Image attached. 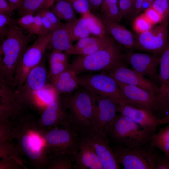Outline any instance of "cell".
Listing matches in <instances>:
<instances>
[{
  "mask_svg": "<svg viewBox=\"0 0 169 169\" xmlns=\"http://www.w3.org/2000/svg\"><path fill=\"white\" fill-rule=\"evenodd\" d=\"M10 119L13 139L17 140L16 148L19 154L26 156L36 168L47 169L49 156L43 140L34 129L35 120L31 115L23 111Z\"/></svg>",
  "mask_w": 169,
  "mask_h": 169,
  "instance_id": "1",
  "label": "cell"
},
{
  "mask_svg": "<svg viewBox=\"0 0 169 169\" xmlns=\"http://www.w3.org/2000/svg\"><path fill=\"white\" fill-rule=\"evenodd\" d=\"M24 30L15 24L10 28L0 46V78L9 84L13 80L19 60L33 35L26 34Z\"/></svg>",
  "mask_w": 169,
  "mask_h": 169,
  "instance_id": "2",
  "label": "cell"
},
{
  "mask_svg": "<svg viewBox=\"0 0 169 169\" xmlns=\"http://www.w3.org/2000/svg\"><path fill=\"white\" fill-rule=\"evenodd\" d=\"M155 131L120 114L117 115L109 126L107 135L114 141L131 148L150 143L156 134Z\"/></svg>",
  "mask_w": 169,
  "mask_h": 169,
  "instance_id": "3",
  "label": "cell"
},
{
  "mask_svg": "<svg viewBox=\"0 0 169 169\" xmlns=\"http://www.w3.org/2000/svg\"><path fill=\"white\" fill-rule=\"evenodd\" d=\"M125 62L123 54L115 42L92 54L79 55L69 64L77 75L97 72H106Z\"/></svg>",
  "mask_w": 169,
  "mask_h": 169,
  "instance_id": "4",
  "label": "cell"
},
{
  "mask_svg": "<svg viewBox=\"0 0 169 169\" xmlns=\"http://www.w3.org/2000/svg\"><path fill=\"white\" fill-rule=\"evenodd\" d=\"M70 122L79 132L90 125L96 105V97L80 86L75 91L61 97Z\"/></svg>",
  "mask_w": 169,
  "mask_h": 169,
  "instance_id": "5",
  "label": "cell"
},
{
  "mask_svg": "<svg viewBox=\"0 0 169 169\" xmlns=\"http://www.w3.org/2000/svg\"><path fill=\"white\" fill-rule=\"evenodd\" d=\"M37 133L44 140L49 156L64 153L75 154L79 151L81 143L79 134L71 124Z\"/></svg>",
  "mask_w": 169,
  "mask_h": 169,
  "instance_id": "6",
  "label": "cell"
},
{
  "mask_svg": "<svg viewBox=\"0 0 169 169\" xmlns=\"http://www.w3.org/2000/svg\"><path fill=\"white\" fill-rule=\"evenodd\" d=\"M116 159L125 169H155L157 153L151 144L134 148L112 147Z\"/></svg>",
  "mask_w": 169,
  "mask_h": 169,
  "instance_id": "7",
  "label": "cell"
},
{
  "mask_svg": "<svg viewBox=\"0 0 169 169\" xmlns=\"http://www.w3.org/2000/svg\"><path fill=\"white\" fill-rule=\"evenodd\" d=\"M77 75L80 85L94 95L110 98L120 105L125 103L118 83L108 74L88 73Z\"/></svg>",
  "mask_w": 169,
  "mask_h": 169,
  "instance_id": "8",
  "label": "cell"
},
{
  "mask_svg": "<svg viewBox=\"0 0 169 169\" xmlns=\"http://www.w3.org/2000/svg\"><path fill=\"white\" fill-rule=\"evenodd\" d=\"M50 38V33L38 36L31 45L26 48L16 67L11 86L18 89L21 87L30 71L42 62L49 47Z\"/></svg>",
  "mask_w": 169,
  "mask_h": 169,
  "instance_id": "9",
  "label": "cell"
},
{
  "mask_svg": "<svg viewBox=\"0 0 169 169\" xmlns=\"http://www.w3.org/2000/svg\"><path fill=\"white\" fill-rule=\"evenodd\" d=\"M81 142L90 146L96 153L103 169H118L119 165L106 134L90 125L79 132Z\"/></svg>",
  "mask_w": 169,
  "mask_h": 169,
  "instance_id": "10",
  "label": "cell"
},
{
  "mask_svg": "<svg viewBox=\"0 0 169 169\" xmlns=\"http://www.w3.org/2000/svg\"><path fill=\"white\" fill-rule=\"evenodd\" d=\"M169 18L136 36L133 49L161 56L168 43Z\"/></svg>",
  "mask_w": 169,
  "mask_h": 169,
  "instance_id": "11",
  "label": "cell"
},
{
  "mask_svg": "<svg viewBox=\"0 0 169 169\" xmlns=\"http://www.w3.org/2000/svg\"><path fill=\"white\" fill-rule=\"evenodd\" d=\"M125 62L138 73L151 80L159 88L158 68L161 56L144 52H136L130 50L123 54Z\"/></svg>",
  "mask_w": 169,
  "mask_h": 169,
  "instance_id": "12",
  "label": "cell"
},
{
  "mask_svg": "<svg viewBox=\"0 0 169 169\" xmlns=\"http://www.w3.org/2000/svg\"><path fill=\"white\" fill-rule=\"evenodd\" d=\"M71 124L69 114L60 95L49 104L34 123L36 132L47 130L58 125Z\"/></svg>",
  "mask_w": 169,
  "mask_h": 169,
  "instance_id": "13",
  "label": "cell"
},
{
  "mask_svg": "<svg viewBox=\"0 0 169 169\" xmlns=\"http://www.w3.org/2000/svg\"><path fill=\"white\" fill-rule=\"evenodd\" d=\"M117 82L136 86L156 95L159 94V88L153 82L142 76L122 63L106 72Z\"/></svg>",
  "mask_w": 169,
  "mask_h": 169,
  "instance_id": "14",
  "label": "cell"
},
{
  "mask_svg": "<svg viewBox=\"0 0 169 169\" xmlns=\"http://www.w3.org/2000/svg\"><path fill=\"white\" fill-rule=\"evenodd\" d=\"M48 73L43 60L30 71L24 84L16 90L19 100L25 106L27 105L37 92L48 83Z\"/></svg>",
  "mask_w": 169,
  "mask_h": 169,
  "instance_id": "15",
  "label": "cell"
},
{
  "mask_svg": "<svg viewBox=\"0 0 169 169\" xmlns=\"http://www.w3.org/2000/svg\"><path fill=\"white\" fill-rule=\"evenodd\" d=\"M117 82L124 98V103L144 108L154 114V111L161 108L158 95L136 86Z\"/></svg>",
  "mask_w": 169,
  "mask_h": 169,
  "instance_id": "16",
  "label": "cell"
},
{
  "mask_svg": "<svg viewBox=\"0 0 169 169\" xmlns=\"http://www.w3.org/2000/svg\"><path fill=\"white\" fill-rule=\"evenodd\" d=\"M118 105L119 104L110 98L96 96V105L90 125L107 135L109 126L117 115Z\"/></svg>",
  "mask_w": 169,
  "mask_h": 169,
  "instance_id": "17",
  "label": "cell"
},
{
  "mask_svg": "<svg viewBox=\"0 0 169 169\" xmlns=\"http://www.w3.org/2000/svg\"><path fill=\"white\" fill-rule=\"evenodd\" d=\"M10 86L0 78V118L10 119L22 111L25 106Z\"/></svg>",
  "mask_w": 169,
  "mask_h": 169,
  "instance_id": "18",
  "label": "cell"
},
{
  "mask_svg": "<svg viewBox=\"0 0 169 169\" xmlns=\"http://www.w3.org/2000/svg\"><path fill=\"white\" fill-rule=\"evenodd\" d=\"M118 112L138 124L155 130L160 125L161 118L150 111L135 105L126 103L119 104Z\"/></svg>",
  "mask_w": 169,
  "mask_h": 169,
  "instance_id": "19",
  "label": "cell"
},
{
  "mask_svg": "<svg viewBox=\"0 0 169 169\" xmlns=\"http://www.w3.org/2000/svg\"><path fill=\"white\" fill-rule=\"evenodd\" d=\"M73 23H63L50 33L49 47L68 54L73 45L71 34Z\"/></svg>",
  "mask_w": 169,
  "mask_h": 169,
  "instance_id": "20",
  "label": "cell"
},
{
  "mask_svg": "<svg viewBox=\"0 0 169 169\" xmlns=\"http://www.w3.org/2000/svg\"><path fill=\"white\" fill-rule=\"evenodd\" d=\"M74 169H103L95 151L89 146L81 142L79 151L74 154Z\"/></svg>",
  "mask_w": 169,
  "mask_h": 169,
  "instance_id": "21",
  "label": "cell"
},
{
  "mask_svg": "<svg viewBox=\"0 0 169 169\" xmlns=\"http://www.w3.org/2000/svg\"><path fill=\"white\" fill-rule=\"evenodd\" d=\"M160 82L158 100L162 107L168 106L167 94L169 86V33L167 46L160 57L159 65Z\"/></svg>",
  "mask_w": 169,
  "mask_h": 169,
  "instance_id": "22",
  "label": "cell"
},
{
  "mask_svg": "<svg viewBox=\"0 0 169 169\" xmlns=\"http://www.w3.org/2000/svg\"><path fill=\"white\" fill-rule=\"evenodd\" d=\"M100 19L105 25L107 33L115 40L127 49H133L136 36L131 32L118 23L110 22L102 17Z\"/></svg>",
  "mask_w": 169,
  "mask_h": 169,
  "instance_id": "23",
  "label": "cell"
},
{
  "mask_svg": "<svg viewBox=\"0 0 169 169\" xmlns=\"http://www.w3.org/2000/svg\"><path fill=\"white\" fill-rule=\"evenodd\" d=\"M59 95L69 94L80 86L78 75L69 66L68 68L50 81Z\"/></svg>",
  "mask_w": 169,
  "mask_h": 169,
  "instance_id": "24",
  "label": "cell"
},
{
  "mask_svg": "<svg viewBox=\"0 0 169 169\" xmlns=\"http://www.w3.org/2000/svg\"><path fill=\"white\" fill-rule=\"evenodd\" d=\"M59 95L51 83H47L33 95L27 105L33 107L42 113Z\"/></svg>",
  "mask_w": 169,
  "mask_h": 169,
  "instance_id": "25",
  "label": "cell"
},
{
  "mask_svg": "<svg viewBox=\"0 0 169 169\" xmlns=\"http://www.w3.org/2000/svg\"><path fill=\"white\" fill-rule=\"evenodd\" d=\"M67 54L65 52L52 49L48 56L49 64V78L50 81L69 67Z\"/></svg>",
  "mask_w": 169,
  "mask_h": 169,
  "instance_id": "26",
  "label": "cell"
},
{
  "mask_svg": "<svg viewBox=\"0 0 169 169\" xmlns=\"http://www.w3.org/2000/svg\"><path fill=\"white\" fill-rule=\"evenodd\" d=\"M52 11L60 20L69 23L73 22L77 19L75 11L68 0L58 1Z\"/></svg>",
  "mask_w": 169,
  "mask_h": 169,
  "instance_id": "27",
  "label": "cell"
},
{
  "mask_svg": "<svg viewBox=\"0 0 169 169\" xmlns=\"http://www.w3.org/2000/svg\"><path fill=\"white\" fill-rule=\"evenodd\" d=\"M74 154L64 153L49 156L47 169H71L73 168Z\"/></svg>",
  "mask_w": 169,
  "mask_h": 169,
  "instance_id": "28",
  "label": "cell"
},
{
  "mask_svg": "<svg viewBox=\"0 0 169 169\" xmlns=\"http://www.w3.org/2000/svg\"><path fill=\"white\" fill-rule=\"evenodd\" d=\"M155 134L151 141V144L165 154L169 155V123Z\"/></svg>",
  "mask_w": 169,
  "mask_h": 169,
  "instance_id": "29",
  "label": "cell"
},
{
  "mask_svg": "<svg viewBox=\"0 0 169 169\" xmlns=\"http://www.w3.org/2000/svg\"><path fill=\"white\" fill-rule=\"evenodd\" d=\"M86 14L87 19V28L91 34L101 37L106 35L107 32L105 25L100 18L91 12Z\"/></svg>",
  "mask_w": 169,
  "mask_h": 169,
  "instance_id": "30",
  "label": "cell"
},
{
  "mask_svg": "<svg viewBox=\"0 0 169 169\" xmlns=\"http://www.w3.org/2000/svg\"><path fill=\"white\" fill-rule=\"evenodd\" d=\"M47 0H23L17 9V13L21 17L24 15L33 14L38 10L43 8Z\"/></svg>",
  "mask_w": 169,
  "mask_h": 169,
  "instance_id": "31",
  "label": "cell"
},
{
  "mask_svg": "<svg viewBox=\"0 0 169 169\" xmlns=\"http://www.w3.org/2000/svg\"><path fill=\"white\" fill-rule=\"evenodd\" d=\"M114 42V39L106 35L100 41L89 45L77 51L74 55L86 56L92 54L104 49Z\"/></svg>",
  "mask_w": 169,
  "mask_h": 169,
  "instance_id": "32",
  "label": "cell"
},
{
  "mask_svg": "<svg viewBox=\"0 0 169 169\" xmlns=\"http://www.w3.org/2000/svg\"><path fill=\"white\" fill-rule=\"evenodd\" d=\"M87 28V19L86 14L81 15L73 23L71 31L72 39L73 42L79 40V38Z\"/></svg>",
  "mask_w": 169,
  "mask_h": 169,
  "instance_id": "33",
  "label": "cell"
},
{
  "mask_svg": "<svg viewBox=\"0 0 169 169\" xmlns=\"http://www.w3.org/2000/svg\"><path fill=\"white\" fill-rule=\"evenodd\" d=\"M153 27L143 13L135 17L133 23V29L138 34L147 31Z\"/></svg>",
  "mask_w": 169,
  "mask_h": 169,
  "instance_id": "34",
  "label": "cell"
},
{
  "mask_svg": "<svg viewBox=\"0 0 169 169\" xmlns=\"http://www.w3.org/2000/svg\"><path fill=\"white\" fill-rule=\"evenodd\" d=\"M102 13V17L110 22L118 23L122 18L116 3L108 6Z\"/></svg>",
  "mask_w": 169,
  "mask_h": 169,
  "instance_id": "35",
  "label": "cell"
},
{
  "mask_svg": "<svg viewBox=\"0 0 169 169\" xmlns=\"http://www.w3.org/2000/svg\"><path fill=\"white\" fill-rule=\"evenodd\" d=\"M16 23L11 18V15L0 14V36L3 41L5 38L11 27Z\"/></svg>",
  "mask_w": 169,
  "mask_h": 169,
  "instance_id": "36",
  "label": "cell"
},
{
  "mask_svg": "<svg viewBox=\"0 0 169 169\" xmlns=\"http://www.w3.org/2000/svg\"><path fill=\"white\" fill-rule=\"evenodd\" d=\"M104 37L94 36L79 39L75 44L73 45L68 54L74 55L77 51L89 45L100 41Z\"/></svg>",
  "mask_w": 169,
  "mask_h": 169,
  "instance_id": "37",
  "label": "cell"
},
{
  "mask_svg": "<svg viewBox=\"0 0 169 169\" xmlns=\"http://www.w3.org/2000/svg\"><path fill=\"white\" fill-rule=\"evenodd\" d=\"M0 141H8L13 139L12 127L9 119L0 120Z\"/></svg>",
  "mask_w": 169,
  "mask_h": 169,
  "instance_id": "38",
  "label": "cell"
},
{
  "mask_svg": "<svg viewBox=\"0 0 169 169\" xmlns=\"http://www.w3.org/2000/svg\"><path fill=\"white\" fill-rule=\"evenodd\" d=\"M0 169H19L25 167L24 165L19 156L1 158Z\"/></svg>",
  "mask_w": 169,
  "mask_h": 169,
  "instance_id": "39",
  "label": "cell"
},
{
  "mask_svg": "<svg viewBox=\"0 0 169 169\" xmlns=\"http://www.w3.org/2000/svg\"><path fill=\"white\" fill-rule=\"evenodd\" d=\"M0 157L17 156L19 155L16 147L8 141H0Z\"/></svg>",
  "mask_w": 169,
  "mask_h": 169,
  "instance_id": "40",
  "label": "cell"
},
{
  "mask_svg": "<svg viewBox=\"0 0 169 169\" xmlns=\"http://www.w3.org/2000/svg\"><path fill=\"white\" fill-rule=\"evenodd\" d=\"M151 7L158 12L165 20L169 18L168 0H155Z\"/></svg>",
  "mask_w": 169,
  "mask_h": 169,
  "instance_id": "41",
  "label": "cell"
},
{
  "mask_svg": "<svg viewBox=\"0 0 169 169\" xmlns=\"http://www.w3.org/2000/svg\"><path fill=\"white\" fill-rule=\"evenodd\" d=\"M34 15L33 25L30 34H36L38 36H44L49 33L43 24L41 15L36 13Z\"/></svg>",
  "mask_w": 169,
  "mask_h": 169,
  "instance_id": "42",
  "label": "cell"
},
{
  "mask_svg": "<svg viewBox=\"0 0 169 169\" xmlns=\"http://www.w3.org/2000/svg\"><path fill=\"white\" fill-rule=\"evenodd\" d=\"M71 4L74 10L81 15L90 12V8L88 0H68Z\"/></svg>",
  "mask_w": 169,
  "mask_h": 169,
  "instance_id": "43",
  "label": "cell"
},
{
  "mask_svg": "<svg viewBox=\"0 0 169 169\" xmlns=\"http://www.w3.org/2000/svg\"><path fill=\"white\" fill-rule=\"evenodd\" d=\"M34 16L28 14L21 16L18 19L15 20L16 23L23 30L27 31L30 33L33 25Z\"/></svg>",
  "mask_w": 169,
  "mask_h": 169,
  "instance_id": "44",
  "label": "cell"
},
{
  "mask_svg": "<svg viewBox=\"0 0 169 169\" xmlns=\"http://www.w3.org/2000/svg\"><path fill=\"white\" fill-rule=\"evenodd\" d=\"M143 14L153 26L165 21L163 17L151 7L145 10Z\"/></svg>",
  "mask_w": 169,
  "mask_h": 169,
  "instance_id": "45",
  "label": "cell"
},
{
  "mask_svg": "<svg viewBox=\"0 0 169 169\" xmlns=\"http://www.w3.org/2000/svg\"><path fill=\"white\" fill-rule=\"evenodd\" d=\"M36 13L44 15L51 22L55 28L60 26L63 23L60 21V20L52 10H49V8L40 9Z\"/></svg>",
  "mask_w": 169,
  "mask_h": 169,
  "instance_id": "46",
  "label": "cell"
},
{
  "mask_svg": "<svg viewBox=\"0 0 169 169\" xmlns=\"http://www.w3.org/2000/svg\"><path fill=\"white\" fill-rule=\"evenodd\" d=\"M155 169H169V155L157 154Z\"/></svg>",
  "mask_w": 169,
  "mask_h": 169,
  "instance_id": "47",
  "label": "cell"
},
{
  "mask_svg": "<svg viewBox=\"0 0 169 169\" xmlns=\"http://www.w3.org/2000/svg\"><path fill=\"white\" fill-rule=\"evenodd\" d=\"M132 2L133 0H119V10L122 18L130 14Z\"/></svg>",
  "mask_w": 169,
  "mask_h": 169,
  "instance_id": "48",
  "label": "cell"
},
{
  "mask_svg": "<svg viewBox=\"0 0 169 169\" xmlns=\"http://www.w3.org/2000/svg\"><path fill=\"white\" fill-rule=\"evenodd\" d=\"M14 10L8 1L0 0V14L11 15Z\"/></svg>",
  "mask_w": 169,
  "mask_h": 169,
  "instance_id": "49",
  "label": "cell"
},
{
  "mask_svg": "<svg viewBox=\"0 0 169 169\" xmlns=\"http://www.w3.org/2000/svg\"><path fill=\"white\" fill-rule=\"evenodd\" d=\"M38 14L41 16L43 24L46 31L49 33L52 32L55 29L54 27L44 15L41 14Z\"/></svg>",
  "mask_w": 169,
  "mask_h": 169,
  "instance_id": "50",
  "label": "cell"
},
{
  "mask_svg": "<svg viewBox=\"0 0 169 169\" xmlns=\"http://www.w3.org/2000/svg\"><path fill=\"white\" fill-rule=\"evenodd\" d=\"M103 0H88L90 9L96 10L100 7Z\"/></svg>",
  "mask_w": 169,
  "mask_h": 169,
  "instance_id": "51",
  "label": "cell"
},
{
  "mask_svg": "<svg viewBox=\"0 0 169 169\" xmlns=\"http://www.w3.org/2000/svg\"><path fill=\"white\" fill-rule=\"evenodd\" d=\"M167 103L168 107V112L167 114L163 118H160V125L163 124H169V86L168 87L167 94Z\"/></svg>",
  "mask_w": 169,
  "mask_h": 169,
  "instance_id": "52",
  "label": "cell"
},
{
  "mask_svg": "<svg viewBox=\"0 0 169 169\" xmlns=\"http://www.w3.org/2000/svg\"><path fill=\"white\" fill-rule=\"evenodd\" d=\"M144 0H136L135 8L136 10L133 13L134 16L136 17L138 16L141 11V6Z\"/></svg>",
  "mask_w": 169,
  "mask_h": 169,
  "instance_id": "53",
  "label": "cell"
},
{
  "mask_svg": "<svg viewBox=\"0 0 169 169\" xmlns=\"http://www.w3.org/2000/svg\"><path fill=\"white\" fill-rule=\"evenodd\" d=\"M117 0H103L100 6L102 12L108 6L113 4L116 3Z\"/></svg>",
  "mask_w": 169,
  "mask_h": 169,
  "instance_id": "54",
  "label": "cell"
},
{
  "mask_svg": "<svg viewBox=\"0 0 169 169\" xmlns=\"http://www.w3.org/2000/svg\"><path fill=\"white\" fill-rule=\"evenodd\" d=\"M14 10L18 9L21 6L23 0H8Z\"/></svg>",
  "mask_w": 169,
  "mask_h": 169,
  "instance_id": "55",
  "label": "cell"
},
{
  "mask_svg": "<svg viewBox=\"0 0 169 169\" xmlns=\"http://www.w3.org/2000/svg\"><path fill=\"white\" fill-rule=\"evenodd\" d=\"M151 3L147 0H144L142 3L141 10H146L151 7Z\"/></svg>",
  "mask_w": 169,
  "mask_h": 169,
  "instance_id": "56",
  "label": "cell"
},
{
  "mask_svg": "<svg viewBox=\"0 0 169 169\" xmlns=\"http://www.w3.org/2000/svg\"><path fill=\"white\" fill-rule=\"evenodd\" d=\"M59 0H47L44 7V8H49L53 6L55 2H57Z\"/></svg>",
  "mask_w": 169,
  "mask_h": 169,
  "instance_id": "57",
  "label": "cell"
},
{
  "mask_svg": "<svg viewBox=\"0 0 169 169\" xmlns=\"http://www.w3.org/2000/svg\"><path fill=\"white\" fill-rule=\"evenodd\" d=\"M90 34H91V33L89 29L87 28L82 33L80 36L79 39L85 38L88 37H89L90 36Z\"/></svg>",
  "mask_w": 169,
  "mask_h": 169,
  "instance_id": "58",
  "label": "cell"
},
{
  "mask_svg": "<svg viewBox=\"0 0 169 169\" xmlns=\"http://www.w3.org/2000/svg\"><path fill=\"white\" fill-rule=\"evenodd\" d=\"M148 0V1H149L150 3H152L155 0Z\"/></svg>",
  "mask_w": 169,
  "mask_h": 169,
  "instance_id": "59",
  "label": "cell"
},
{
  "mask_svg": "<svg viewBox=\"0 0 169 169\" xmlns=\"http://www.w3.org/2000/svg\"><path fill=\"white\" fill-rule=\"evenodd\" d=\"M168 2H169V0H168Z\"/></svg>",
  "mask_w": 169,
  "mask_h": 169,
  "instance_id": "60",
  "label": "cell"
}]
</instances>
